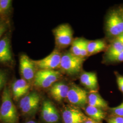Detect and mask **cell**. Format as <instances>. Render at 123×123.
<instances>
[{"label": "cell", "instance_id": "6da1fadb", "mask_svg": "<svg viewBox=\"0 0 123 123\" xmlns=\"http://www.w3.org/2000/svg\"><path fill=\"white\" fill-rule=\"evenodd\" d=\"M0 120L3 123H17V110L12 100L9 88L5 87L0 106Z\"/></svg>", "mask_w": 123, "mask_h": 123}, {"label": "cell", "instance_id": "7a4b0ae2", "mask_svg": "<svg viewBox=\"0 0 123 123\" xmlns=\"http://www.w3.org/2000/svg\"><path fill=\"white\" fill-rule=\"evenodd\" d=\"M105 29L107 35L114 39L123 33V18L119 8L112 10L108 14L106 20Z\"/></svg>", "mask_w": 123, "mask_h": 123}, {"label": "cell", "instance_id": "3957f363", "mask_svg": "<svg viewBox=\"0 0 123 123\" xmlns=\"http://www.w3.org/2000/svg\"><path fill=\"white\" fill-rule=\"evenodd\" d=\"M84 61V58L76 56L70 52H67L62 55L59 68L67 74L75 75L81 70Z\"/></svg>", "mask_w": 123, "mask_h": 123}, {"label": "cell", "instance_id": "277c9868", "mask_svg": "<svg viewBox=\"0 0 123 123\" xmlns=\"http://www.w3.org/2000/svg\"><path fill=\"white\" fill-rule=\"evenodd\" d=\"M59 72L54 70H39L36 73L34 85L42 88H48L55 84L61 77Z\"/></svg>", "mask_w": 123, "mask_h": 123}, {"label": "cell", "instance_id": "5b68a950", "mask_svg": "<svg viewBox=\"0 0 123 123\" xmlns=\"http://www.w3.org/2000/svg\"><path fill=\"white\" fill-rule=\"evenodd\" d=\"M56 44L60 48H65L73 42V32L68 24L60 25L53 30Z\"/></svg>", "mask_w": 123, "mask_h": 123}, {"label": "cell", "instance_id": "8992f818", "mask_svg": "<svg viewBox=\"0 0 123 123\" xmlns=\"http://www.w3.org/2000/svg\"><path fill=\"white\" fill-rule=\"evenodd\" d=\"M40 101V97L37 92H30L21 99L19 107L24 114L28 115H32L38 110Z\"/></svg>", "mask_w": 123, "mask_h": 123}, {"label": "cell", "instance_id": "52a82bcc", "mask_svg": "<svg viewBox=\"0 0 123 123\" xmlns=\"http://www.w3.org/2000/svg\"><path fill=\"white\" fill-rule=\"evenodd\" d=\"M61 57V53L55 49L44 58L33 61L36 68L40 70H54L59 67Z\"/></svg>", "mask_w": 123, "mask_h": 123}, {"label": "cell", "instance_id": "ba28073f", "mask_svg": "<svg viewBox=\"0 0 123 123\" xmlns=\"http://www.w3.org/2000/svg\"><path fill=\"white\" fill-rule=\"evenodd\" d=\"M88 95L86 91L76 85L69 88L67 99L71 104L78 107H83L88 103Z\"/></svg>", "mask_w": 123, "mask_h": 123}, {"label": "cell", "instance_id": "9c48e42d", "mask_svg": "<svg viewBox=\"0 0 123 123\" xmlns=\"http://www.w3.org/2000/svg\"><path fill=\"white\" fill-rule=\"evenodd\" d=\"M64 123H84L88 117L77 107L67 106L62 114Z\"/></svg>", "mask_w": 123, "mask_h": 123}, {"label": "cell", "instance_id": "30bf717a", "mask_svg": "<svg viewBox=\"0 0 123 123\" xmlns=\"http://www.w3.org/2000/svg\"><path fill=\"white\" fill-rule=\"evenodd\" d=\"M36 66L33 60L26 54H22L20 58V70L23 79L30 81L34 79Z\"/></svg>", "mask_w": 123, "mask_h": 123}, {"label": "cell", "instance_id": "8fae6325", "mask_svg": "<svg viewBox=\"0 0 123 123\" xmlns=\"http://www.w3.org/2000/svg\"><path fill=\"white\" fill-rule=\"evenodd\" d=\"M41 115L46 123H57L60 119V115L56 108L49 100H46L43 102Z\"/></svg>", "mask_w": 123, "mask_h": 123}, {"label": "cell", "instance_id": "7c38bea8", "mask_svg": "<svg viewBox=\"0 0 123 123\" xmlns=\"http://www.w3.org/2000/svg\"><path fill=\"white\" fill-rule=\"evenodd\" d=\"M69 88L62 82L53 84L50 89V92L53 99L57 102H61L67 98Z\"/></svg>", "mask_w": 123, "mask_h": 123}, {"label": "cell", "instance_id": "4fadbf2b", "mask_svg": "<svg viewBox=\"0 0 123 123\" xmlns=\"http://www.w3.org/2000/svg\"><path fill=\"white\" fill-rule=\"evenodd\" d=\"M29 88V84L25 79H18L15 81L12 85V91L14 98L18 100L26 95Z\"/></svg>", "mask_w": 123, "mask_h": 123}, {"label": "cell", "instance_id": "5bb4252c", "mask_svg": "<svg viewBox=\"0 0 123 123\" xmlns=\"http://www.w3.org/2000/svg\"><path fill=\"white\" fill-rule=\"evenodd\" d=\"M80 80L84 87L92 91L98 88L97 76L94 73L84 72L80 75Z\"/></svg>", "mask_w": 123, "mask_h": 123}, {"label": "cell", "instance_id": "9a60e30c", "mask_svg": "<svg viewBox=\"0 0 123 123\" xmlns=\"http://www.w3.org/2000/svg\"><path fill=\"white\" fill-rule=\"evenodd\" d=\"M87 98L89 105L102 110L108 108V105L107 102L95 91H92L90 92L88 95Z\"/></svg>", "mask_w": 123, "mask_h": 123}, {"label": "cell", "instance_id": "2e32d148", "mask_svg": "<svg viewBox=\"0 0 123 123\" xmlns=\"http://www.w3.org/2000/svg\"><path fill=\"white\" fill-rule=\"evenodd\" d=\"M12 59L10 40L7 37H5L0 40V62H9Z\"/></svg>", "mask_w": 123, "mask_h": 123}, {"label": "cell", "instance_id": "e0dca14e", "mask_svg": "<svg viewBox=\"0 0 123 123\" xmlns=\"http://www.w3.org/2000/svg\"><path fill=\"white\" fill-rule=\"evenodd\" d=\"M85 113L90 118L100 122L105 119L106 113L102 109L88 105L85 108Z\"/></svg>", "mask_w": 123, "mask_h": 123}, {"label": "cell", "instance_id": "ac0fdd59", "mask_svg": "<svg viewBox=\"0 0 123 123\" xmlns=\"http://www.w3.org/2000/svg\"><path fill=\"white\" fill-rule=\"evenodd\" d=\"M106 48V44L105 41L98 40L95 41H88V54L89 55L100 52Z\"/></svg>", "mask_w": 123, "mask_h": 123}, {"label": "cell", "instance_id": "d6986e66", "mask_svg": "<svg viewBox=\"0 0 123 123\" xmlns=\"http://www.w3.org/2000/svg\"><path fill=\"white\" fill-rule=\"evenodd\" d=\"M123 51V43L119 40L114 39L107 50L106 57L116 55Z\"/></svg>", "mask_w": 123, "mask_h": 123}, {"label": "cell", "instance_id": "ffe728a7", "mask_svg": "<svg viewBox=\"0 0 123 123\" xmlns=\"http://www.w3.org/2000/svg\"><path fill=\"white\" fill-rule=\"evenodd\" d=\"M83 40L84 39L82 38H77L73 41L71 44L70 52L72 54L76 56L80 57V53Z\"/></svg>", "mask_w": 123, "mask_h": 123}, {"label": "cell", "instance_id": "44dd1931", "mask_svg": "<svg viewBox=\"0 0 123 123\" xmlns=\"http://www.w3.org/2000/svg\"><path fill=\"white\" fill-rule=\"evenodd\" d=\"M109 112L110 114V115L123 117V102L119 105L109 108Z\"/></svg>", "mask_w": 123, "mask_h": 123}, {"label": "cell", "instance_id": "7402d4cb", "mask_svg": "<svg viewBox=\"0 0 123 123\" xmlns=\"http://www.w3.org/2000/svg\"><path fill=\"white\" fill-rule=\"evenodd\" d=\"M106 58L108 61L111 62H123V51L116 55L106 57Z\"/></svg>", "mask_w": 123, "mask_h": 123}, {"label": "cell", "instance_id": "603a6c76", "mask_svg": "<svg viewBox=\"0 0 123 123\" xmlns=\"http://www.w3.org/2000/svg\"><path fill=\"white\" fill-rule=\"evenodd\" d=\"M12 3L10 0H0V9L3 13L10 8Z\"/></svg>", "mask_w": 123, "mask_h": 123}, {"label": "cell", "instance_id": "cb8c5ba5", "mask_svg": "<svg viewBox=\"0 0 123 123\" xmlns=\"http://www.w3.org/2000/svg\"><path fill=\"white\" fill-rule=\"evenodd\" d=\"M88 41L86 40H83L82 46L81 48V53H80V57L84 58V57L87 56L88 54Z\"/></svg>", "mask_w": 123, "mask_h": 123}, {"label": "cell", "instance_id": "d4e9b609", "mask_svg": "<svg viewBox=\"0 0 123 123\" xmlns=\"http://www.w3.org/2000/svg\"><path fill=\"white\" fill-rule=\"evenodd\" d=\"M108 123H123V117L110 115L107 119Z\"/></svg>", "mask_w": 123, "mask_h": 123}, {"label": "cell", "instance_id": "484cf974", "mask_svg": "<svg viewBox=\"0 0 123 123\" xmlns=\"http://www.w3.org/2000/svg\"><path fill=\"white\" fill-rule=\"evenodd\" d=\"M7 81V75L3 71L0 70V91L4 87Z\"/></svg>", "mask_w": 123, "mask_h": 123}, {"label": "cell", "instance_id": "4316f807", "mask_svg": "<svg viewBox=\"0 0 123 123\" xmlns=\"http://www.w3.org/2000/svg\"><path fill=\"white\" fill-rule=\"evenodd\" d=\"M115 75L116 77L117 83L119 90L123 93V76L116 72Z\"/></svg>", "mask_w": 123, "mask_h": 123}, {"label": "cell", "instance_id": "83f0119b", "mask_svg": "<svg viewBox=\"0 0 123 123\" xmlns=\"http://www.w3.org/2000/svg\"><path fill=\"white\" fill-rule=\"evenodd\" d=\"M6 31V27L3 24H0V38Z\"/></svg>", "mask_w": 123, "mask_h": 123}, {"label": "cell", "instance_id": "f1b7e54d", "mask_svg": "<svg viewBox=\"0 0 123 123\" xmlns=\"http://www.w3.org/2000/svg\"><path fill=\"white\" fill-rule=\"evenodd\" d=\"M84 123H100L99 122H98L97 121H95L94 120H93L92 119L88 118L86 119V120L84 122Z\"/></svg>", "mask_w": 123, "mask_h": 123}, {"label": "cell", "instance_id": "f546056e", "mask_svg": "<svg viewBox=\"0 0 123 123\" xmlns=\"http://www.w3.org/2000/svg\"><path fill=\"white\" fill-rule=\"evenodd\" d=\"M119 10L120 11V12H121V15L122 16V17L123 18V6H120L119 7Z\"/></svg>", "mask_w": 123, "mask_h": 123}, {"label": "cell", "instance_id": "4dcf8cb0", "mask_svg": "<svg viewBox=\"0 0 123 123\" xmlns=\"http://www.w3.org/2000/svg\"><path fill=\"white\" fill-rule=\"evenodd\" d=\"M25 123H37V122H36L34 121H33V120H30V121H28L27 122H26Z\"/></svg>", "mask_w": 123, "mask_h": 123}]
</instances>
